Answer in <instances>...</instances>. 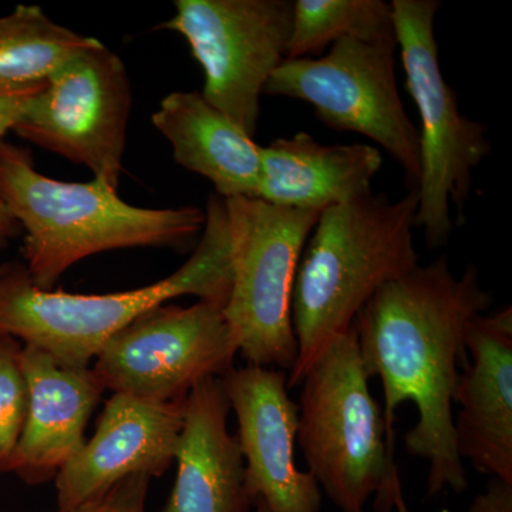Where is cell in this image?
<instances>
[{
    "label": "cell",
    "mask_w": 512,
    "mask_h": 512,
    "mask_svg": "<svg viewBox=\"0 0 512 512\" xmlns=\"http://www.w3.org/2000/svg\"><path fill=\"white\" fill-rule=\"evenodd\" d=\"M419 197L400 200L370 194L320 212L296 271L292 323L298 357L288 389L345 335L357 313L382 286L419 265L414 245Z\"/></svg>",
    "instance_id": "7a4b0ae2"
},
{
    "label": "cell",
    "mask_w": 512,
    "mask_h": 512,
    "mask_svg": "<svg viewBox=\"0 0 512 512\" xmlns=\"http://www.w3.org/2000/svg\"><path fill=\"white\" fill-rule=\"evenodd\" d=\"M355 323L301 380L296 443L308 473L340 512H410L383 412L369 387Z\"/></svg>",
    "instance_id": "5b68a950"
},
{
    "label": "cell",
    "mask_w": 512,
    "mask_h": 512,
    "mask_svg": "<svg viewBox=\"0 0 512 512\" xmlns=\"http://www.w3.org/2000/svg\"><path fill=\"white\" fill-rule=\"evenodd\" d=\"M382 165L375 146H328L301 131L261 148L256 198L289 210L322 212L373 194Z\"/></svg>",
    "instance_id": "e0dca14e"
},
{
    "label": "cell",
    "mask_w": 512,
    "mask_h": 512,
    "mask_svg": "<svg viewBox=\"0 0 512 512\" xmlns=\"http://www.w3.org/2000/svg\"><path fill=\"white\" fill-rule=\"evenodd\" d=\"M22 365L29 387V409L10 461L29 485L55 480L84 444L87 423L106 392L90 367L59 365L52 356L23 345Z\"/></svg>",
    "instance_id": "9a60e30c"
},
{
    "label": "cell",
    "mask_w": 512,
    "mask_h": 512,
    "mask_svg": "<svg viewBox=\"0 0 512 512\" xmlns=\"http://www.w3.org/2000/svg\"><path fill=\"white\" fill-rule=\"evenodd\" d=\"M150 481L148 476L124 478L106 493L67 512H147Z\"/></svg>",
    "instance_id": "7402d4cb"
},
{
    "label": "cell",
    "mask_w": 512,
    "mask_h": 512,
    "mask_svg": "<svg viewBox=\"0 0 512 512\" xmlns=\"http://www.w3.org/2000/svg\"><path fill=\"white\" fill-rule=\"evenodd\" d=\"M396 40L342 39L328 55L286 59L264 94L311 104L323 126L362 134L402 167L407 190L419 185V130L404 110L396 79Z\"/></svg>",
    "instance_id": "ba28073f"
},
{
    "label": "cell",
    "mask_w": 512,
    "mask_h": 512,
    "mask_svg": "<svg viewBox=\"0 0 512 512\" xmlns=\"http://www.w3.org/2000/svg\"><path fill=\"white\" fill-rule=\"evenodd\" d=\"M184 404L113 393L92 439L57 473V512L80 507L124 478L163 476L175 461Z\"/></svg>",
    "instance_id": "4fadbf2b"
},
{
    "label": "cell",
    "mask_w": 512,
    "mask_h": 512,
    "mask_svg": "<svg viewBox=\"0 0 512 512\" xmlns=\"http://www.w3.org/2000/svg\"><path fill=\"white\" fill-rule=\"evenodd\" d=\"M231 404L221 377L192 387L178 439L177 478L163 512H249L245 461L228 430Z\"/></svg>",
    "instance_id": "2e32d148"
},
{
    "label": "cell",
    "mask_w": 512,
    "mask_h": 512,
    "mask_svg": "<svg viewBox=\"0 0 512 512\" xmlns=\"http://www.w3.org/2000/svg\"><path fill=\"white\" fill-rule=\"evenodd\" d=\"M163 28L180 33L204 70L202 97L249 137L266 83L288 56L289 0H177Z\"/></svg>",
    "instance_id": "9c48e42d"
},
{
    "label": "cell",
    "mask_w": 512,
    "mask_h": 512,
    "mask_svg": "<svg viewBox=\"0 0 512 512\" xmlns=\"http://www.w3.org/2000/svg\"><path fill=\"white\" fill-rule=\"evenodd\" d=\"M202 237L173 275L134 291L77 295L42 291L25 265H0V332L52 356L59 365L84 369L104 343L144 313L180 296L224 308L231 291V244L224 198L207 202Z\"/></svg>",
    "instance_id": "277c9868"
},
{
    "label": "cell",
    "mask_w": 512,
    "mask_h": 512,
    "mask_svg": "<svg viewBox=\"0 0 512 512\" xmlns=\"http://www.w3.org/2000/svg\"><path fill=\"white\" fill-rule=\"evenodd\" d=\"M20 232H22V228H20L19 222L0 202V248H5L10 239L18 237Z\"/></svg>",
    "instance_id": "d4e9b609"
},
{
    "label": "cell",
    "mask_w": 512,
    "mask_h": 512,
    "mask_svg": "<svg viewBox=\"0 0 512 512\" xmlns=\"http://www.w3.org/2000/svg\"><path fill=\"white\" fill-rule=\"evenodd\" d=\"M3 248H0V251H2Z\"/></svg>",
    "instance_id": "4316f807"
},
{
    "label": "cell",
    "mask_w": 512,
    "mask_h": 512,
    "mask_svg": "<svg viewBox=\"0 0 512 512\" xmlns=\"http://www.w3.org/2000/svg\"><path fill=\"white\" fill-rule=\"evenodd\" d=\"M237 353L221 306L161 305L111 336L92 370L104 390L180 402L202 380L229 372Z\"/></svg>",
    "instance_id": "8fae6325"
},
{
    "label": "cell",
    "mask_w": 512,
    "mask_h": 512,
    "mask_svg": "<svg viewBox=\"0 0 512 512\" xmlns=\"http://www.w3.org/2000/svg\"><path fill=\"white\" fill-rule=\"evenodd\" d=\"M390 6L407 90L421 121L416 228L423 229L427 247L437 249L453 234L451 208H456L457 224H463L473 171L490 156L493 146L485 124L460 113L457 94L441 72L434 36L441 2L393 0Z\"/></svg>",
    "instance_id": "8992f818"
},
{
    "label": "cell",
    "mask_w": 512,
    "mask_h": 512,
    "mask_svg": "<svg viewBox=\"0 0 512 512\" xmlns=\"http://www.w3.org/2000/svg\"><path fill=\"white\" fill-rule=\"evenodd\" d=\"M231 412L252 500L269 512H320L323 493L308 471L296 467L298 403L289 397L288 373L248 365L221 377Z\"/></svg>",
    "instance_id": "7c38bea8"
},
{
    "label": "cell",
    "mask_w": 512,
    "mask_h": 512,
    "mask_svg": "<svg viewBox=\"0 0 512 512\" xmlns=\"http://www.w3.org/2000/svg\"><path fill=\"white\" fill-rule=\"evenodd\" d=\"M225 200V198H224ZM231 291L224 316L248 365L289 373L298 357L292 323L296 271L320 212L228 198Z\"/></svg>",
    "instance_id": "52a82bcc"
},
{
    "label": "cell",
    "mask_w": 512,
    "mask_h": 512,
    "mask_svg": "<svg viewBox=\"0 0 512 512\" xmlns=\"http://www.w3.org/2000/svg\"><path fill=\"white\" fill-rule=\"evenodd\" d=\"M181 167L210 180L225 198H256L261 146L201 93L175 92L151 117Z\"/></svg>",
    "instance_id": "ac0fdd59"
},
{
    "label": "cell",
    "mask_w": 512,
    "mask_h": 512,
    "mask_svg": "<svg viewBox=\"0 0 512 512\" xmlns=\"http://www.w3.org/2000/svg\"><path fill=\"white\" fill-rule=\"evenodd\" d=\"M23 343L0 332V473H9L29 409V387L22 365Z\"/></svg>",
    "instance_id": "44dd1931"
},
{
    "label": "cell",
    "mask_w": 512,
    "mask_h": 512,
    "mask_svg": "<svg viewBox=\"0 0 512 512\" xmlns=\"http://www.w3.org/2000/svg\"><path fill=\"white\" fill-rule=\"evenodd\" d=\"M467 512H512V483L490 477L485 491L471 501Z\"/></svg>",
    "instance_id": "cb8c5ba5"
},
{
    "label": "cell",
    "mask_w": 512,
    "mask_h": 512,
    "mask_svg": "<svg viewBox=\"0 0 512 512\" xmlns=\"http://www.w3.org/2000/svg\"><path fill=\"white\" fill-rule=\"evenodd\" d=\"M45 84L46 82L18 89H0V143L8 131H13L28 109L30 101L45 89Z\"/></svg>",
    "instance_id": "603a6c76"
},
{
    "label": "cell",
    "mask_w": 512,
    "mask_h": 512,
    "mask_svg": "<svg viewBox=\"0 0 512 512\" xmlns=\"http://www.w3.org/2000/svg\"><path fill=\"white\" fill-rule=\"evenodd\" d=\"M493 305V293L468 265L457 276L446 256L382 286L357 313L355 329L367 376L383 386L389 453L396 454V412L412 402L419 420L407 451L429 463L427 495L463 493L467 474L454 440L453 394L466 360V329Z\"/></svg>",
    "instance_id": "6da1fadb"
},
{
    "label": "cell",
    "mask_w": 512,
    "mask_h": 512,
    "mask_svg": "<svg viewBox=\"0 0 512 512\" xmlns=\"http://www.w3.org/2000/svg\"><path fill=\"white\" fill-rule=\"evenodd\" d=\"M342 39L396 40L383 0H296L286 59H303Z\"/></svg>",
    "instance_id": "ffe728a7"
},
{
    "label": "cell",
    "mask_w": 512,
    "mask_h": 512,
    "mask_svg": "<svg viewBox=\"0 0 512 512\" xmlns=\"http://www.w3.org/2000/svg\"><path fill=\"white\" fill-rule=\"evenodd\" d=\"M97 42L57 25L40 6L19 5L0 18V89L45 83L67 60Z\"/></svg>",
    "instance_id": "d6986e66"
},
{
    "label": "cell",
    "mask_w": 512,
    "mask_h": 512,
    "mask_svg": "<svg viewBox=\"0 0 512 512\" xmlns=\"http://www.w3.org/2000/svg\"><path fill=\"white\" fill-rule=\"evenodd\" d=\"M453 403L458 456L478 473L512 483V309L481 313L467 325Z\"/></svg>",
    "instance_id": "5bb4252c"
},
{
    "label": "cell",
    "mask_w": 512,
    "mask_h": 512,
    "mask_svg": "<svg viewBox=\"0 0 512 512\" xmlns=\"http://www.w3.org/2000/svg\"><path fill=\"white\" fill-rule=\"evenodd\" d=\"M254 507L255 512H269L268 508H266V505L262 503L261 500H255Z\"/></svg>",
    "instance_id": "484cf974"
},
{
    "label": "cell",
    "mask_w": 512,
    "mask_h": 512,
    "mask_svg": "<svg viewBox=\"0 0 512 512\" xmlns=\"http://www.w3.org/2000/svg\"><path fill=\"white\" fill-rule=\"evenodd\" d=\"M0 202L25 229L23 256L33 285L52 291L74 264L111 249L180 248L201 234L197 207H134L94 178L64 183L40 174L25 148L0 143Z\"/></svg>",
    "instance_id": "3957f363"
},
{
    "label": "cell",
    "mask_w": 512,
    "mask_h": 512,
    "mask_svg": "<svg viewBox=\"0 0 512 512\" xmlns=\"http://www.w3.org/2000/svg\"><path fill=\"white\" fill-rule=\"evenodd\" d=\"M131 103L123 60L99 40L46 80L13 131L117 190Z\"/></svg>",
    "instance_id": "30bf717a"
}]
</instances>
